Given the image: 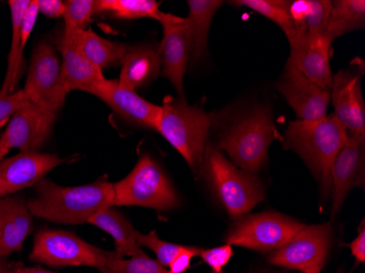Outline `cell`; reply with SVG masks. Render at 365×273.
<instances>
[{"label": "cell", "mask_w": 365, "mask_h": 273, "mask_svg": "<svg viewBox=\"0 0 365 273\" xmlns=\"http://www.w3.org/2000/svg\"><path fill=\"white\" fill-rule=\"evenodd\" d=\"M348 140L346 127L331 115L312 122L297 119L290 123L284 135V148L304 160L319 180L326 199L331 192V166Z\"/></svg>", "instance_id": "2"}, {"label": "cell", "mask_w": 365, "mask_h": 273, "mask_svg": "<svg viewBox=\"0 0 365 273\" xmlns=\"http://www.w3.org/2000/svg\"><path fill=\"white\" fill-rule=\"evenodd\" d=\"M336 273H344V271H342V269H339Z\"/></svg>", "instance_id": "40"}, {"label": "cell", "mask_w": 365, "mask_h": 273, "mask_svg": "<svg viewBox=\"0 0 365 273\" xmlns=\"http://www.w3.org/2000/svg\"><path fill=\"white\" fill-rule=\"evenodd\" d=\"M138 244L141 248L145 247L153 250L155 252L157 262L164 268L171 264L178 252H180L182 245L178 244L169 243V242L163 241L158 235L157 232L151 231L148 234H138Z\"/></svg>", "instance_id": "32"}, {"label": "cell", "mask_w": 365, "mask_h": 273, "mask_svg": "<svg viewBox=\"0 0 365 273\" xmlns=\"http://www.w3.org/2000/svg\"><path fill=\"white\" fill-rule=\"evenodd\" d=\"M101 273H167V269L145 254L129 259L115 254Z\"/></svg>", "instance_id": "31"}, {"label": "cell", "mask_w": 365, "mask_h": 273, "mask_svg": "<svg viewBox=\"0 0 365 273\" xmlns=\"http://www.w3.org/2000/svg\"><path fill=\"white\" fill-rule=\"evenodd\" d=\"M10 269L6 258H0V273H9Z\"/></svg>", "instance_id": "39"}, {"label": "cell", "mask_w": 365, "mask_h": 273, "mask_svg": "<svg viewBox=\"0 0 365 273\" xmlns=\"http://www.w3.org/2000/svg\"><path fill=\"white\" fill-rule=\"evenodd\" d=\"M96 14H108L120 20L150 18L164 24H175L184 18L165 14L155 0H96Z\"/></svg>", "instance_id": "24"}, {"label": "cell", "mask_w": 365, "mask_h": 273, "mask_svg": "<svg viewBox=\"0 0 365 273\" xmlns=\"http://www.w3.org/2000/svg\"><path fill=\"white\" fill-rule=\"evenodd\" d=\"M57 155L20 152L0 162V198L38 185L48 172L63 163Z\"/></svg>", "instance_id": "16"}, {"label": "cell", "mask_w": 365, "mask_h": 273, "mask_svg": "<svg viewBox=\"0 0 365 273\" xmlns=\"http://www.w3.org/2000/svg\"><path fill=\"white\" fill-rule=\"evenodd\" d=\"M233 256V248L229 244L219 247L199 249L198 257L204 260L205 264L211 269L212 273H223V268L229 264Z\"/></svg>", "instance_id": "33"}, {"label": "cell", "mask_w": 365, "mask_h": 273, "mask_svg": "<svg viewBox=\"0 0 365 273\" xmlns=\"http://www.w3.org/2000/svg\"><path fill=\"white\" fill-rule=\"evenodd\" d=\"M212 116L202 108L188 105L185 98L167 96L157 131L184 158L190 170L202 168Z\"/></svg>", "instance_id": "3"}, {"label": "cell", "mask_w": 365, "mask_h": 273, "mask_svg": "<svg viewBox=\"0 0 365 273\" xmlns=\"http://www.w3.org/2000/svg\"><path fill=\"white\" fill-rule=\"evenodd\" d=\"M365 26L364 0H338L331 1L326 36L330 41L351 31L361 30Z\"/></svg>", "instance_id": "28"}, {"label": "cell", "mask_w": 365, "mask_h": 273, "mask_svg": "<svg viewBox=\"0 0 365 273\" xmlns=\"http://www.w3.org/2000/svg\"><path fill=\"white\" fill-rule=\"evenodd\" d=\"M202 170L230 217L242 219L264 199L262 182L239 170L217 145H207Z\"/></svg>", "instance_id": "4"}, {"label": "cell", "mask_w": 365, "mask_h": 273, "mask_svg": "<svg viewBox=\"0 0 365 273\" xmlns=\"http://www.w3.org/2000/svg\"><path fill=\"white\" fill-rule=\"evenodd\" d=\"M331 243L333 227L330 223L305 225L286 245L272 252L269 262L302 273H321Z\"/></svg>", "instance_id": "10"}, {"label": "cell", "mask_w": 365, "mask_h": 273, "mask_svg": "<svg viewBox=\"0 0 365 273\" xmlns=\"http://www.w3.org/2000/svg\"><path fill=\"white\" fill-rule=\"evenodd\" d=\"M28 102L30 101L24 90H18L12 93L0 92V128L7 125L11 117Z\"/></svg>", "instance_id": "34"}, {"label": "cell", "mask_w": 365, "mask_h": 273, "mask_svg": "<svg viewBox=\"0 0 365 273\" xmlns=\"http://www.w3.org/2000/svg\"><path fill=\"white\" fill-rule=\"evenodd\" d=\"M199 247H190L182 246L170 266L168 267L167 273H184L190 268L192 258L198 257Z\"/></svg>", "instance_id": "35"}, {"label": "cell", "mask_w": 365, "mask_h": 273, "mask_svg": "<svg viewBox=\"0 0 365 273\" xmlns=\"http://www.w3.org/2000/svg\"><path fill=\"white\" fill-rule=\"evenodd\" d=\"M330 10L331 1L328 0L290 1V14L295 29L294 36L314 33L326 34Z\"/></svg>", "instance_id": "27"}, {"label": "cell", "mask_w": 365, "mask_h": 273, "mask_svg": "<svg viewBox=\"0 0 365 273\" xmlns=\"http://www.w3.org/2000/svg\"><path fill=\"white\" fill-rule=\"evenodd\" d=\"M235 5L247 7L274 21L284 31L288 41L294 36L295 29L290 14V1L284 0H237Z\"/></svg>", "instance_id": "29"}, {"label": "cell", "mask_w": 365, "mask_h": 273, "mask_svg": "<svg viewBox=\"0 0 365 273\" xmlns=\"http://www.w3.org/2000/svg\"><path fill=\"white\" fill-rule=\"evenodd\" d=\"M163 38L159 47L161 75L167 78L178 92V98L184 96V77L192 55V36L187 20L164 24Z\"/></svg>", "instance_id": "18"}, {"label": "cell", "mask_w": 365, "mask_h": 273, "mask_svg": "<svg viewBox=\"0 0 365 273\" xmlns=\"http://www.w3.org/2000/svg\"><path fill=\"white\" fill-rule=\"evenodd\" d=\"M350 250H351L352 256L356 258L358 264H362L365 262V229L364 221L361 223L360 230H359L358 235L354 238V241L350 243Z\"/></svg>", "instance_id": "37"}, {"label": "cell", "mask_w": 365, "mask_h": 273, "mask_svg": "<svg viewBox=\"0 0 365 273\" xmlns=\"http://www.w3.org/2000/svg\"><path fill=\"white\" fill-rule=\"evenodd\" d=\"M289 44V63L314 83L329 91L334 77L330 69L333 41L326 34H295Z\"/></svg>", "instance_id": "15"}, {"label": "cell", "mask_w": 365, "mask_h": 273, "mask_svg": "<svg viewBox=\"0 0 365 273\" xmlns=\"http://www.w3.org/2000/svg\"><path fill=\"white\" fill-rule=\"evenodd\" d=\"M36 192L38 197L28 202L31 215L56 223H88L98 211L114 207V185L106 180L63 187L44 178L36 185Z\"/></svg>", "instance_id": "1"}, {"label": "cell", "mask_w": 365, "mask_h": 273, "mask_svg": "<svg viewBox=\"0 0 365 273\" xmlns=\"http://www.w3.org/2000/svg\"><path fill=\"white\" fill-rule=\"evenodd\" d=\"M38 12L47 18H59L65 14V1L61 0H38Z\"/></svg>", "instance_id": "36"}, {"label": "cell", "mask_w": 365, "mask_h": 273, "mask_svg": "<svg viewBox=\"0 0 365 273\" xmlns=\"http://www.w3.org/2000/svg\"><path fill=\"white\" fill-rule=\"evenodd\" d=\"M304 227L301 222L281 213H259L237 222L225 236V242L257 252H276Z\"/></svg>", "instance_id": "8"}, {"label": "cell", "mask_w": 365, "mask_h": 273, "mask_svg": "<svg viewBox=\"0 0 365 273\" xmlns=\"http://www.w3.org/2000/svg\"><path fill=\"white\" fill-rule=\"evenodd\" d=\"M9 273H55L52 271L44 270L38 267H16Z\"/></svg>", "instance_id": "38"}, {"label": "cell", "mask_w": 365, "mask_h": 273, "mask_svg": "<svg viewBox=\"0 0 365 273\" xmlns=\"http://www.w3.org/2000/svg\"><path fill=\"white\" fill-rule=\"evenodd\" d=\"M161 75L159 47L138 45L128 47L122 61V73L118 83L131 91L155 81Z\"/></svg>", "instance_id": "21"}, {"label": "cell", "mask_w": 365, "mask_h": 273, "mask_svg": "<svg viewBox=\"0 0 365 273\" xmlns=\"http://www.w3.org/2000/svg\"><path fill=\"white\" fill-rule=\"evenodd\" d=\"M31 103L57 114L63 108L68 91L61 76V63L56 48L41 42L34 49L24 89Z\"/></svg>", "instance_id": "9"}, {"label": "cell", "mask_w": 365, "mask_h": 273, "mask_svg": "<svg viewBox=\"0 0 365 273\" xmlns=\"http://www.w3.org/2000/svg\"><path fill=\"white\" fill-rule=\"evenodd\" d=\"M56 114L28 102L10 119L0 137V162L12 149L38 152L48 138Z\"/></svg>", "instance_id": "12"}, {"label": "cell", "mask_w": 365, "mask_h": 273, "mask_svg": "<svg viewBox=\"0 0 365 273\" xmlns=\"http://www.w3.org/2000/svg\"><path fill=\"white\" fill-rule=\"evenodd\" d=\"M115 254L71 232L42 230L36 233L30 260L52 267H91L102 272Z\"/></svg>", "instance_id": "7"}, {"label": "cell", "mask_w": 365, "mask_h": 273, "mask_svg": "<svg viewBox=\"0 0 365 273\" xmlns=\"http://www.w3.org/2000/svg\"><path fill=\"white\" fill-rule=\"evenodd\" d=\"M88 223L112 236L115 244L114 252L118 257H136L145 254L138 244L139 232L122 213L113 209V207L98 211Z\"/></svg>", "instance_id": "23"}, {"label": "cell", "mask_w": 365, "mask_h": 273, "mask_svg": "<svg viewBox=\"0 0 365 273\" xmlns=\"http://www.w3.org/2000/svg\"><path fill=\"white\" fill-rule=\"evenodd\" d=\"M32 225L28 202L18 197L0 198V258L22 249Z\"/></svg>", "instance_id": "20"}, {"label": "cell", "mask_w": 365, "mask_h": 273, "mask_svg": "<svg viewBox=\"0 0 365 273\" xmlns=\"http://www.w3.org/2000/svg\"><path fill=\"white\" fill-rule=\"evenodd\" d=\"M364 63L356 58L333 77L329 94L334 116L352 137L365 138V105L362 94Z\"/></svg>", "instance_id": "11"}, {"label": "cell", "mask_w": 365, "mask_h": 273, "mask_svg": "<svg viewBox=\"0 0 365 273\" xmlns=\"http://www.w3.org/2000/svg\"><path fill=\"white\" fill-rule=\"evenodd\" d=\"M278 138L272 115L257 108L221 135L218 148L227 152L241 170L255 174L267 162L268 149Z\"/></svg>", "instance_id": "5"}, {"label": "cell", "mask_w": 365, "mask_h": 273, "mask_svg": "<svg viewBox=\"0 0 365 273\" xmlns=\"http://www.w3.org/2000/svg\"><path fill=\"white\" fill-rule=\"evenodd\" d=\"M276 87L300 120L312 122L326 116L329 91L314 83L289 61Z\"/></svg>", "instance_id": "14"}, {"label": "cell", "mask_w": 365, "mask_h": 273, "mask_svg": "<svg viewBox=\"0 0 365 273\" xmlns=\"http://www.w3.org/2000/svg\"><path fill=\"white\" fill-rule=\"evenodd\" d=\"M65 7L63 32L86 30L96 14V0H68Z\"/></svg>", "instance_id": "30"}, {"label": "cell", "mask_w": 365, "mask_h": 273, "mask_svg": "<svg viewBox=\"0 0 365 273\" xmlns=\"http://www.w3.org/2000/svg\"><path fill=\"white\" fill-rule=\"evenodd\" d=\"M188 26L192 36L190 63L197 65L208 49V36L215 12L222 5L218 0H188Z\"/></svg>", "instance_id": "25"}, {"label": "cell", "mask_w": 365, "mask_h": 273, "mask_svg": "<svg viewBox=\"0 0 365 273\" xmlns=\"http://www.w3.org/2000/svg\"><path fill=\"white\" fill-rule=\"evenodd\" d=\"M91 94L103 101L115 114L130 124L157 130L162 106L141 98L136 91L122 87L118 80L104 78L96 84Z\"/></svg>", "instance_id": "13"}, {"label": "cell", "mask_w": 365, "mask_h": 273, "mask_svg": "<svg viewBox=\"0 0 365 273\" xmlns=\"http://www.w3.org/2000/svg\"><path fill=\"white\" fill-rule=\"evenodd\" d=\"M61 55V76L67 91H83L91 94L98 82L104 79L103 71L90 63L63 33L54 38Z\"/></svg>", "instance_id": "19"}, {"label": "cell", "mask_w": 365, "mask_h": 273, "mask_svg": "<svg viewBox=\"0 0 365 273\" xmlns=\"http://www.w3.org/2000/svg\"><path fill=\"white\" fill-rule=\"evenodd\" d=\"M365 138L349 135V140L338 152L330 172L333 207L335 217L344 205V199L354 188L365 185Z\"/></svg>", "instance_id": "17"}, {"label": "cell", "mask_w": 365, "mask_h": 273, "mask_svg": "<svg viewBox=\"0 0 365 273\" xmlns=\"http://www.w3.org/2000/svg\"><path fill=\"white\" fill-rule=\"evenodd\" d=\"M30 0H10L8 5L11 16V45L8 54L7 71L5 80L0 88L1 93H12L16 91L24 71V51L21 47V28L24 12Z\"/></svg>", "instance_id": "26"}, {"label": "cell", "mask_w": 365, "mask_h": 273, "mask_svg": "<svg viewBox=\"0 0 365 273\" xmlns=\"http://www.w3.org/2000/svg\"><path fill=\"white\" fill-rule=\"evenodd\" d=\"M63 34L90 63L100 68L102 71L113 66L122 65L128 48L127 45L122 43L113 42L108 38H102L91 29L71 33L63 32Z\"/></svg>", "instance_id": "22"}, {"label": "cell", "mask_w": 365, "mask_h": 273, "mask_svg": "<svg viewBox=\"0 0 365 273\" xmlns=\"http://www.w3.org/2000/svg\"><path fill=\"white\" fill-rule=\"evenodd\" d=\"M114 185V206L170 210L180 206L174 187L155 160L145 153L130 173Z\"/></svg>", "instance_id": "6"}]
</instances>
